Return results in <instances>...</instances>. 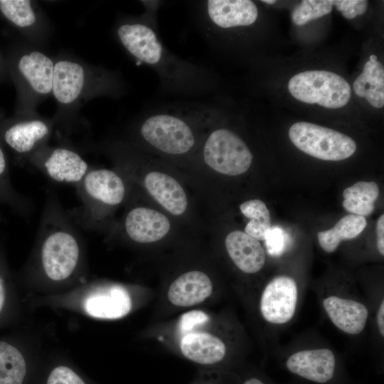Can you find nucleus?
<instances>
[{
    "label": "nucleus",
    "instance_id": "f257e3e1",
    "mask_svg": "<svg viewBox=\"0 0 384 384\" xmlns=\"http://www.w3.org/2000/svg\"><path fill=\"white\" fill-rule=\"evenodd\" d=\"M152 20L151 16L122 23L117 35L123 47L156 72L166 90L185 95L210 92L213 85L210 71L171 53L161 42Z\"/></svg>",
    "mask_w": 384,
    "mask_h": 384
},
{
    "label": "nucleus",
    "instance_id": "f03ea898",
    "mask_svg": "<svg viewBox=\"0 0 384 384\" xmlns=\"http://www.w3.org/2000/svg\"><path fill=\"white\" fill-rule=\"evenodd\" d=\"M76 225L57 198L49 195L38 233L41 270L50 281H65L78 268L81 245Z\"/></svg>",
    "mask_w": 384,
    "mask_h": 384
},
{
    "label": "nucleus",
    "instance_id": "7ed1b4c3",
    "mask_svg": "<svg viewBox=\"0 0 384 384\" xmlns=\"http://www.w3.org/2000/svg\"><path fill=\"white\" fill-rule=\"evenodd\" d=\"M75 187L81 206L72 218L77 225L87 230L96 226L101 220L103 207L118 206L125 196L123 179L107 169H90Z\"/></svg>",
    "mask_w": 384,
    "mask_h": 384
},
{
    "label": "nucleus",
    "instance_id": "20e7f679",
    "mask_svg": "<svg viewBox=\"0 0 384 384\" xmlns=\"http://www.w3.org/2000/svg\"><path fill=\"white\" fill-rule=\"evenodd\" d=\"M181 108L153 111L140 126L142 139L165 154L181 155L191 151L196 137L188 117L181 114Z\"/></svg>",
    "mask_w": 384,
    "mask_h": 384
},
{
    "label": "nucleus",
    "instance_id": "39448f33",
    "mask_svg": "<svg viewBox=\"0 0 384 384\" xmlns=\"http://www.w3.org/2000/svg\"><path fill=\"white\" fill-rule=\"evenodd\" d=\"M288 90L299 101L329 109L345 106L351 97V88L347 81L326 70L299 73L289 80Z\"/></svg>",
    "mask_w": 384,
    "mask_h": 384
},
{
    "label": "nucleus",
    "instance_id": "423d86ee",
    "mask_svg": "<svg viewBox=\"0 0 384 384\" xmlns=\"http://www.w3.org/2000/svg\"><path fill=\"white\" fill-rule=\"evenodd\" d=\"M289 137L300 151L324 161L344 160L356 150V144L350 137L310 122L293 124L289 129Z\"/></svg>",
    "mask_w": 384,
    "mask_h": 384
},
{
    "label": "nucleus",
    "instance_id": "0eeeda50",
    "mask_svg": "<svg viewBox=\"0 0 384 384\" xmlns=\"http://www.w3.org/2000/svg\"><path fill=\"white\" fill-rule=\"evenodd\" d=\"M203 156L208 166L228 176L246 172L253 158L243 140L225 128L216 129L209 134L203 145Z\"/></svg>",
    "mask_w": 384,
    "mask_h": 384
},
{
    "label": "nucleus",
    "instance_id": "6e6552de",
    "mask_svg": "<svg viewBox=\"0 0 384 384\" xmlns=\"http://www.w3.org/2000/svg\"><path fill=\"white\" fill-rule=\"evenodd\" d=\"M284 365L290 373L314 384H348L335 353L327 348L295 351Z\"/></svg>",
    "mask_w": 384,
    "mask_h": 384
},
{
    "label": "nucleus",
    "instance_id": "1a4fd4ad",
    "mask_svg": "<svg viewBox=\"0 0 384 384\" xmlns=\"http://www.w3.org/2000/svg\"><path fill=\"white\" fill-rule=\"evenodd\" d=\"M299 301L295 279L281 274L272 278L265 287L260 299L262 319L272 325H284L294 316Z\"/></svg>",
    "mask_w": 384,
    "mask_h": 384
},
{
    "label": "nucleus",
    "instance_id": "9d476101",
    "mask_svg": "<svg viewBox=\"0 0 384 384\" xmlns=\"http://www.w3.org/2000/svg\"><path fill=\"white\" fill-rule=\"evenodd\" d=\"M33 163L53 181L75 186L90 169L78 152L65 147L52 149Z\"/></svg>",
    "mask_w": 384,
    "mask_h": 384
},
{
    "label": "nucleus",
    "instance_id": "9b49d317",
    "mask_svg": "<svg viewBox=\"0 0 384 384\" xmlns=\"http://www.w3.org/2000/svg\"><path fill=\"white\" fill-rule=\"evenodd\" d=\"M323 308L331 322L348 335H358L365 329L369 310L356 299L338 294H329L322 299Z\"/></svg>",
    "mask_w": 384,
    "mask_h": 384
},
{
    "label": "nucleus",
    "instance_id": "f8f14e48",
    "mask_svg": "<svg viewBox=\"0 0 384 384\" xmlns=\"http://www.w3.org/2000/svg\"><path fill=\"white\" fill-rule=\"evenodd\" d=\"M132 309V300L120 285L101 287L86 298L84 309L92 317L115 319L126 316Z\"/></svg>",
    "mask_w": 384,
    "mask_h": 384
},
{
    "label": "nucleus",
    "instance_id": "ddd939ff",
    "mask_svg": "<svg viewBox=\"0 0 384 384\" xmlns=\"http://www.w3.org/2000/svg\"><path fill=\"white\" fill-rule=\"evenodd\" d=\"M124 226L130 239L137 242L148 243L163 238L170 230V222L160 212L137 207L127 213Z\"/></svg>",
    "mask_w": 384,
    "mask_h": 384
},
{
    "label": "nucleus",
    "instance_id": "4468645a",
    "mask_svg": "<svg viewBox=\"0 0 384 384\" xmlns=\"http://www.w3.org/2000/svg\"><path fill=\"white\" fill-rule=\"evenodd\" d=\"M88 80L87 71L82 65L58 60L54 64L52 93L59 103L72 104L82 96Z\"/></svg>",
    "mask_w": 384,
    "mask_h": 384
},
{
    "label": "nucleus",
    "instance_id": "2eb2a0df",
    "mask_svg": "<svg viewBox=\"0 0 384 384\" xmlns=\"http://www.w3.org/2000/svg\"><path fill=\"white\" fill-rule=\"evenodd\" d=\"M225 243L230 257L243 272L256 273L265 265V249L258 240L246 233L232 231L226 236Z\"/></svg>",
    "mask_w": 384,
    "mask_h": 384
},
{
    "label": "nucleus",
    "instance_id": "dca6fc26",
    "mask_svg": "<svg viewBox=\"0 0 384 384\" xmlns=\"http://www.w3.org/2000/svg\"><path fill=\"white\" fill-rule=\"evenodd\" d=\"M213 284L209 277L201 271L186 272L175 279L168 291V298L177 306H191L210 296Z\"/></svg>",
    "mask_w": 384,
    "mask_h": 384
},
{
    "label": "nucleus",
    "instance_id": "f3484780",
    "mask_svg": "<svg viewBox=\"0 0 384 384\" xmlns=\"http://www.w3.org/2000/svg\"><path fill=\"white\" fill-rule=\"evenodd\" d=\"M54 64L48 56L35 50L23 55L18 61L17 67L33 92L47 95L52 93Z\"/></svg>",
    "mask_w": 384,
    "mask_h": 384
},
{
    "label": "nucleus",
    "instance_id": "a211bd4d",
    "mask_svg": "<svg viewBox=\"0 0 384 384\" xmlns=\"http://www.w3.org/2000/svg\"><path fill=\"white\" fill-rule=\"evenodd\" d=\"M180 348L186 358L203 365L220 363L226 354V346L221 339L201 331L186 334L181 340Z\"/></svg>",
    "mask_w": 384,
    "mask_h": 384
},
{
    "label": "nucleus",
    "instance_id": "6ab92c4d",
    "mask_svg": "<svg viewBox=\"0 0 384 384\" xmlns=\"http://www.w3.org/2000/svg\"><path fill=\"white\" fill-rule=\"evenodd\" d=\"M144 185L153 198L173 215H179L185 212L188 206L186 195L174 178L151 171L146 175Z\"/></svg>",
    "mask_w": 384,
    "mask_h": 384
},
{
    "label": "nucleus",
    "instance_id": "aec40b11",
    "mask_svg": "<svg viewBox=\"0 0 384 384\" xmlns=\"http://www.w3.org/2000/svg\"><path fill=\"white\" fill-rule=\"evenodd\" d=\"M50 133L49 126L41 119H30L17 122L4 132L6 143L19 154L33 151Z\"/></svg>",
    "mask_w": 384,
    "mask_h": 384
},
{
    "label": "nucleus",
    "instance_id": "412c9836",
    "mask_svg": "<svg viewBox=\"0 0 384 384\" xmlns=\"http://www.w3.org/2000/svg\"><path fill=\"white\" fill-rule=\"evenodd\" d=\"M353 88L355 94L365 97L375 108L384 106V68L377 60L373 63L368 60L363 72L355 80Z\"/></svg>",
    "mask_w": 384,
    "mask_h": 384
},
{
    "label": "nucleus",
    "instance_id": "4be33fe9",
    "mask_svg": "<svg viewBox=\"0 0 384 384\" xmlns=\"http://www.w3.org/2000/svg\"><path fill=\"white\" fill-rule=\"evenodd\" d=\"M366 227L365 217L355 214L345 215L332 228L317 233L319 245L325 252H333L343 240L356 238Z\"/></svg>",
    "mask_w": 384,
    "mask_h": 384
},
{
    "label": "nucleus",
    "instance_id": "5701e85b",
    "mask_svg": "<svg viewBox=\"0 0 384 384\" xmlns=\"http://www.w3.org/2000/svg\"><path fill=\"white\" fill-rule=\"evenodd\" d=\"M379 195V187L374 181H358L343 192V207L349 213L361 216L370 215Z\"/></svg>",
    "mask_w": 384,
    "mask_h": 384
},
{
    "label": "nucleus",
    "instance_id": "b1692460",
    "mask_svg": "<svg viewBox=\"0 0 384 384\" xmlns=\"http://www.w3.org/2000/svg\"><path fill=\"white\" fill-rule=\"evenodd\" d=\"M26 363L21 351L7 341L0 340V384H23Z\"/></svg>",
    "mask_w": 384,
    "mask_h": 384
},
{
    "label": "nucleus",
    "instance_id": "393cba45",
    "mask_svg": "<svg viewBox=\"0 0 384 384\" xmlns=\"http://www.w3.org/2000/svg\"><path fill=\"white\" fill-rule=\"evenodd\" d=\"M242 213L250 220L245 233L258 240H265L267 232L271 228V218L265 203L258 199L245 201L240 206Z\"/></svg>",
    "mask_w": 384,
    "mask_h": 384
},
{
    "label": "nucleus",
    "instance_id": "a878e982",
    "mask_svg": "<svg viewBox=\"0 0 384 384\" xmlns=\"http://www.w3.org/2000/svg\"><path fill=\"white\" fill-rule=\"evenodd\" d=\"M0 11L14 25L28 28L36 21V14L31 1L0 0Z\"/></svg>",
    "mask_w": 384,
    "mask_h": 384
},
{
    "label": "nucleus",
    "instance_id": "bb28decb",
    "mask_svg": "<svg viewBox=\"0 0 384 384\" xmlns=\"http://www.w3.org/2000/svg\"><path fill=\"white\" fill-rule=\"evenodd\" d=\"M332 9L331 0H304L292 11V19L297 26H304L311 20L329 14Z\"/></svg>",
    "mask_w": 384,
    "mask_h": 384
},
{
    "label": "nucleus",
    "instance_id": "cd10ccee",
    "mask_svg": "<svg viewBox=\"0 0 384 384\" xmlns=\"http://www.w3.org/2000/svg\"><path fill=\"white\" fill-rule=\"evenodd\" d=\"M286 239V233L281 228L271 227L265 239L268 253L274 256L281 255L285 247Z\"/></svg>",
    "mask_w": 384,
    "mask_h": 384
},
{
    "label": "nucleus",
    "instance_id": "c85d7f7f",
    "mask_svg": "<svg viewBox=\"0 0 384 384\" xmlns=\"http://www.w3.org/2000/svg\"><path fill=\"white\" fill-rule=\"evenodd\" d=\"M47 384H85L83 380L71 368L60 366L50 373Z\"/></svg>",
    "mask_w": 384,
    "mask_h": 384
},
{
    "label": "nucleus",
    "instance_id": "c756f323",
    "mask_svg": "<svg viewBox=\"0 0 384 384\" xmlns=\"http://www.w3.org/2000/svg\"><path fill=\"white\" fill-rule=\"evenodd\" d=\"M209 319V316L201 311H191L183 314L179 321V328L186 334L191 332L195 326L203 324Z\"/></svg>",
    "mask_w": 384,
    "mask_h": 384
},
{
    "label": "nucleus",
    "instance_id": "7c9ffc66",
    "mask_svg": "<svg viewBox=\"0 0 384 384\" xmlns=\"http://www.w3.org/2000/svg\"><path fill=\"white\" fill-rule=\"evenodd\" d=\"M368 5V1L357 0L353 6L342 11L341 14L346 18L352 19L358 15L363 14L367 10Z\"/></svg>",
    "mask_w": 384,
    "mask_h": 384
},
{
    "label": "nucleus",
    "instance_id": "2f4dec72",
    "mask_svg": "<svg viewBox=\"0 0 384 384\" xmlns=\"http://www.w3.org/2000/svg\"><path fill=\"white\" fill-rule=\"evenodd\" d=\"M377 247L379 253L384 255V215H381L376 223Z\"/></svg>",
    "mask_w": 384,
    "mask_h": 384
},
{
    "label": "nucleus",
    "instance_id": "473e14b6",
    "mask_svg": "<svg viewBox=\"0 0 384 384\" xmlns=\"http://www.w3.org/2000/svg\"><path fill=\"white\" fill-rule=\"evenodd\" d=\"M8 301V290L4 276L0 272V317L4 313Z\"/></svg>",
    "mask_w": 384,
    "mask_h": 384
},
{
    "label": "nucleus",
    "instance_id": "72a5a7b5",
    "mask_svg": "<svg viewBox=\"0 0 384 384\" xmlns=\"http://www.w3.org/2000/svg\"><path fill=\"white\" fill-rule=\"evenodd\" d=\"M376 324L382 338L384 336V300L382 299L376 313Z\"/></svg>",
    "mask_w": 384,
    "mask_h": 384
},
{
    "label": "nucleus",
    "instance_id": "f704fd0d",
    "mask_svg": "<svg viewBox=\"0 0 384 384\" xmlns=\"http://www.w3.org/2000/svg\"><path fill=\"white\" fill-rule=\"evenodd\" d=\"M241 384H274L262 375L253 374L244 378Z\"/></svg>",
    "mask_w": 384,
    "mask_h": 384
},
{
    "label": "nucleus",
    "instance_id": "c9c22d12",
    "mask_svg": "<svg viewBox=\"0 0 384 384\" xmlns=\"http://www.w3.org/2000/svg\"><path fill=\"white\" fill-rule=\"evenodd\" d=\"M7 164L5 155L0 147V181H4L3 178L6 175Z\"/></svg>",
    "mask_w": 384,
    "mask_h": 384
},
{
    "label": "nucleus",
    "instance_id": "e433bc0d",
    "mask_svg": "<svg viewBox=\"0 0 384 384\" xmlns=\"http://www.w3.org/2000/svg\"><path fill=\"white\" fill-rule=\"evenodd\" d=\"M370 62L374 63L378 60V58L375 55H371L368 60Z\"/></svg>",
    "mask_w": 384,
    "mask_h": 384
},
{
    "label": "nucleus",
    "instance_id": "4c0bfd02",
    "mask_svg": "<svg viewBox=\"0 0 384 384\" xmlns=\"http://www.w3.org/2000/svg\"><path fill=\"white\" fill-rule=\"evenodd\" d=\"M262 2L269 4H273L276 2V1L274 0H262Z\"/></svg>",
    "mask_w": 384,
    "mask_h": 384
}]
</instances>
